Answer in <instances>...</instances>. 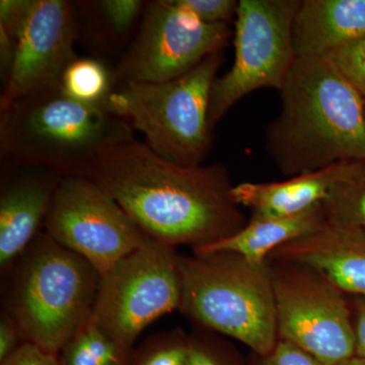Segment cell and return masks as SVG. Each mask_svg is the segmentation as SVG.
<instances>
[{
  "instance_id": "1",
  "label": "cell",
  "mask_w": 365,
  "mask_h": 365,
  "mask_svg": "<svg viewBox=\"0 0 365 365\" xmlns=\"http://www.w3.org/2000/svg\"><path fill=\"white\" fill-rule=\"evenodd\" d=\"M85 178L114 199L150 239L193 250L247 225L222 165H177L135 136L112 144Z\"/></svg>"
},
{
  "instance_id": "2",
  "label": "cell",
  "mask_w": 365,
  "mask_h": 365,
  "mask_svg": "<svg viewBox=\"0 0 365 365\" xmlns=\"http://www.w3.org/2000/svg\"><path fill=\"white\" fill-rule=\"evenodd\" d=\"M280 93L266 150L283 175L365 162V100L329 60H295Z\"/></svg>"
},
{
  "instance_id": "3",
  "label": "cell",
  "mask_w": 365,
  "mask_h": 365,
  "mask_svg": "<svg viewBox=\"0 0 365 365\" xmlns=\"http://www.w3.org/2000/svg\"><path fill=\"white\" fill-rule=\"evenodd\" d=\"M102 274L44 230L4 276L2 309L23 342L58 355L93 318Z\"/></svg>"
},
{
  "instance_id": "4",
  "label": "cell",
  "mask_w": 365,
  "mask_h": 365,
  "mask_svg": "<svg viewBox=\"0 0 365 365\" xmlns=\"http://www.w3.org/2000/svg\"><path fill=\"white\" fill-rule=\"evenodd\" d=\"M133 134L107 103L78 102L60 86L0 109L1 160L41 165L63 178H85L109 146Z\"/></svg>"
},
{
  "instance_id": "5",
  "label": "cell",
  "mask_w": 365,
  "mask_h": 365,
  "mask_svg": "<svg viewBox=\"0 0 365 365\" xmlns=\"http://www.w3.org/2000/svg\"><path fill=\"white\" fill-rule=\"evenodd\" d=\"M180 311L206 330L244 343L266 357L277 343L275 297L267 264L228 252L179 255Z\"/></svg>"
},
{
  "instance_id": "6",
  "label": "cell",
  "mask_w": 365,
  "mask_h": 365,
  "mask_svg": "<svg viewBox=\"0 0 365 365\" xmlns=\"http://www.w3.org/2000/svg\"><path fill=\"white\" fill-rule=\"evenodd\" d=\"M222 59V52L215 53L165 83H117L107 106L160 158L185 167L202 165L212 145L209 100Z\"/></svg>"
},
{
  "instance_id": "7",
  "label": "cell",
  "mask_w": 365,
  "mask_h": 365,
  "mask_svg": "<svg viewBox=\"0 0 365 365\" xmlns=\"http://www.w3.org/2000/svg\"><path fill=\"white\" fill-rule=\"evenodd\" d=\"M300 0H241L235 19V60L216 78L209 100L211 129L242 98L260 88L280 91L295 60L292 28Z\"/></svg>"
},
{
  "instance_id": "8",
  "label": "cell",
  "mask_w": 365,
  "mask_h": 365,
  "mask_svg": "<svg viewBox=\"0 0 365 365\" xmlns=\"http://www.w3.org/2000/svg\"><path fill=\"white\" fill-rule=\"evenodd\" d=\"M181 300L176 248L148 239L102 276L91 319L114 339L133 348L145 328L180 309Z\"/></svg>"
},
{
  "instance_id": "9",
  "label": "cell",
  "mask_w": 365,
  "mask_h": 365,
  "mask_svg": "<svg viewBox=\"0 0 365 365\" xmlns=\"http://www.w3.org/2000/svg\"><path fill=\"white\" fill-rule=\"evenodd\" d=\"M227 24H206L177 0L146 1L131 44L113 66L115 83H165L222 52Z\"/></svg>"
},
{
  "instance_id": "10",
  "label": "cell",
  "mask_w": 365,
  "mask_h": 365,
  "mask_svg": "<svg viewBox=\"0 0 365 365\" xmlns=\"http://www.w3.org/2000/svg\"><path fill=\"white\" fill-rule=\"evenodd\" d=\"M283 263L271 270L279 340L325 365L355 356L354 325L343 292L311 269Z\"/></svg>"
},
{
  "instance_id": "11",
  "label": "cell",
  "mask_w": 365,
  "mask_h": 365,
  "mask_svg": "<svg viewBox=\"0 0 365 365\" xmlns=\"http://www.w3.org/2000/svg\"><path fill=\"white\" fill-rule=\"evenodd\" d=\"M43 230L102 276L150 239L109 194L83 177L62 178Z\"/></svg>"
},
{
  "instance_id": "12",
  "label": "cell",
  "mask_w": 365,
  "mask_h": 365,
  "mask_svg": "<svg viewBox=\"0 0 365 365\" xmlns=\"http://www.w3.org/2000/svg\"><path fill=\"white\" fill-rule=\"evenodd\" d=\"M76 2L34 0L16 43L13 69L0 96V109L33 93L58 88L67 66L78 57Z\"/></svg>"
},
{
  "instance_id": "13",
  "label": "cell",
  "mask_w": 365,
  "mask_h": 365,
  "mask_svg": "<svg viewBox=\"0 0 365 365\" xmlns=\"http://www.w3.org/2000/svg\"><path fill=\"white\" fill-rule=\"evenodd\" d=\"M62 178L32 163L1 160L0 273H9L44 228Z\"/></svg>"
},
{
  "instance_id": "14",
  "label": "cell",
  "mask_w": 365,
  "mask_h": 365,
  "mask_svg": "<svg viewBox=\"0 0 365 365\" xmlns=\"http://www.w3.org/2000/svg\"><path fill=\"white\" fill-rule=\"evenodd\" d=\"M311 269L342 292L365 297V230L325 220L318 228L272 254Z\"/></svg>"
},
{
  "instance_id": "15",
  "label": "cell",
  "mask_w": 365,
  "mask_h": 365,
  "mask_svg": "<svg viewBox=\"0 0 365 365\" xmlns=\"http://www.w3.org/2000/svg\"><path fill=\"white\" fill-rule=\"evenodd\" d=\"M365 36V0H302L295 14V58L326 59Z\"/></svg>"
},
{
  "instance_id": "16",
  "label": "cell",
  "mask_w": 365,
  "mask_h": 365,
  "mask_svg": "<svg viewBox=\"0 0 365 365\" xmlns=\"http://www.w3.org/2000/svg\"><path fill=\"white\" fill-rule=\"evenodd\" d=\"M349 160L334 163L313 173L271 182H246L232 187L240 207L251 209L254 218L289 217L325 202Z\"/></svg>"
},
{
  "instance_id": "17",
  "label": "cell",
  "mask_w": 365,
  "mask_h": 365,
  "mask_svg": "<svg viewBox=\"0 0 365 365\" xmlns=\"http://www.w3.org/2000/svg\"><path fill=\"white\" fill-rule=\"evenodd\" d=\"M325 220L323 204L289 217H252L239 232L193 250V253L228 252L239 255L252 265H266L268 257L276 250L309 234Z\"/></svg>"
},
{
  "instance_id": "18",
  "label": "cell",
  "mask_w": 365,
  "mask_h": 365,
  "mask_svg": "<svg viewBox=\"0 0 365 365\" xmlns=\"http://www.w3.org/2000/svg\"><path fill=\"white\" fill-rule=\"evenodd\" d=\"M145 4L141 0L76 2L78 39L83 38L95 58L108 63L109 57L121 58L135 36Z\"/></svg>"
},
{
  "instance_id": "19",
  "label": "cell",
  "mask_w": 365,
  "mask_h": 365,
  "mask_svg": "<svg viewBox=\"0 0 365 365\" xmlns=\"http://www.w3.org/2000/svg\"><path fill=\"white\" fill-rule=\"evenodd\" d=\"M132 350L91 319L58 353L59 365H130Z\"/></svg>"
},
{
  "instance_id": "20",
  "label": "cell",
  "mask_w": 365,
  "mask_h": 365,
  "mask_svg": "<svg viewBox=\"0 0 365 365\" xmlns=\"http://www.w3.org/2000/svg\"><path fill=\"white\" fill-rule=\"evenodd\" d=\"M115 86L113 67L108 62L78 56L67 66L59 86L67 97L85 104L101 105L107 103Z\"/></svg>"
},
{
  "instance_id": "21",
  "label": "cell",
  "mask_w": 365,
  "mask_h": 365,
  "mask_svg": "<svg viewBox=\"0 0 365 365\" xmlns=\"http://www.w3.org/2000/svg\"><path fill=\"white\" fill-rule=\"evenodd\" d=\"M326 220L365 230V162L349 160L323 203Z\"/></svg>"
},
{
  "instance_id": "22",
  "label": "cell",
  "mask_w": 365,
  "mask_h": 365,
  "mask_svg": "<svg viewBox=\"0 0 365 365\" xmlns=\"http://www.w3.org/2000/svg\"><path fill=\"white\" fill-rule=\"evenodd\" d=\"M190 338L172 330L148 336L132 350L130 365H187Z\"/></svg>"
},
{
  "instance_id": "23",
  "label": "cell",
  "mask_w": 365,
  "mask_h": 365,
  "mask_svg": "<svg viewBox=\"0 0 365 365\" xmlns=\"http://www.w3.org/2000/svg\"><path fill=\"white\" fill-rule=\"evenodd\" d=\"M326 59L365 100V36L338 48Z\"/></svg>"
},
{
  "instance_id": "24",
  "label": "cell",
  "mask_w": 365,
  "mask_h": 365,
  "mask_svg": "<svg viewBox=\"0 0 365 365\" xmlns=\"http://www.w3.org/2000/svg\"><path fill=\"white\" fill-rule=\"evenodd\" d=\"M199 20L206 24H227L235 21L239 1L235 0H177Z\"/></svg>"
},
{
  "instance_id": "25",
  "label": "cell",
  "mask_w": 365,
  "mask_h": 365,
  "mask_svg": "<svg viewBox=\"0 0 365 365\" xmlns=\"http://www.w3.org/2000/svg\"><path fill=\"white\" fill-rule=\"evenodd\" d=\"M34 4V0H1L0 31L18 43Z\"/></svg>"
},
{
  "instance_id": "26",
  "label": "cell",
  "mask_w": 365,
  "mask_h": 365,
  "mask_svg": "<svg viewBox=\"0 0 365 365\" xmlns=\"http://www.w3.org/2000/svg\"><path fill=\"white\" fill-rule=\"evenodd\" d=\"M263 365H325L300 349L299 347L287 342L278 340L272 352L265 357Z\"/></svg>"
},
{
  "instance_id": "27",
  "label": "cell",
  "mask_w": 365,
  "mask_h": 365,
  "mask_svg": "<svg viewBox=\"0 0 365 365\" xmlns=\"http://www.w3.org/2000/svg\"><path fill=\"white\" fill-rule=\"evenodd\" d=\"M187 365H227L217 345L198 335L190 337V350Z\"/></svg>"
},
{
  "instance_id": "28",
  "label": "cell",
  "mask_w": 365,
  "mask_h": 365,
  "mask_svg": "<svg viewBox=\"0 0 365 365\" xmlns=\"http://www.w3.org/2000/svg\"><path fill=\"white\" fill-rule=\"evenodd\" d=\"M0 365H59L58 356L38 346L24 342L19 349Z\"/></svg>"
},
{
  "instance_id": "29",
  "label": "cell",
  "mask_w": 365,
  "mask_h": 365,
  "mask_svg": "<svg viewBox=\"0 0 365 365\" xmlns=\"http://www.w3.org/2000/svg\"><path fill=\"white\" fill-rule=\"evenodd\" d=\"M20 331L11 314L4 309L0 313V364L13 355L23 344Z\"/></svg>"
},
{
  "instance_id": "30",
  "label": "cell",
  "mask_w": 365,
  "mask_h": 365,
  "mask_svg": "<svg viewBox=\"0 0 365 365\" xmlns=\"http://www.w3.org/2000/svg\"><path fill=\"white\" fill-rule=\"evenodd\" d=\"M355 331V351L357 356L365 359V297L357 302Z\"/></svg>"
},
{
  "instance_id": "31",
  "label": "cell",
  "mask_w": 365,
  "mask_h": 365,
  "mask_svg": "<svg viewBox=\"0 0 365 365\" xmlns=\"http://www.w3.org/2000/svg\"><path fill=\"white\" fill-rule=\"evenodd\" d=\"M338 365H365V359L355 355L351 359L345 360L342 364Z\"/></svg>"
}]
</instances>
